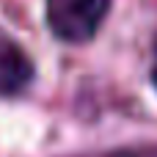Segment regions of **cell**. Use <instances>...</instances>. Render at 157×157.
Segmentation results:
<instances>
[{"label":"cell","instance_id":"cell-1","mask_svg":"<svg viewBox=\"0 0 157 157\" xmlns=\"http://www.w3.org/2000/svg\"><path fill=\"white\" fill-rule=\"evenodd\" d=\"M108 6L110 0H47V25L61 41L83 44L105 22Z\"/></svg>","mask_w":157,"mask_h":157},{"label":"cell","instance_id":"cell-2","mask_svg":"<svg viewBox=\"0 0 157 157\" xmlns=\"http://www.w3.org/2000/svg\"><path fill=\"white\" fill-rule=\"evenodd\" d=\"M33 80V63L11 39L0 36V94H19Z\"/></svg>","mask_w":157,"mask_h":157},{"label":"cell","instance_id":"cell-3","mask_svg":"<svg viewBox=\"0 0 157 157\" xmlns=\"http://www.w3.org/2000/svg\"><path fill=\"white\" fill-rule=\"evenodd\" d=\"M110 157H157V149H127V152H116Z\"/></svg>","mask_w":157,"mask_h":157},{"label":"cell","instance_id":"cell-4","mask_svg":"<svg viewBox=\"0 0 157 157\" xmlns=\"http://www.w3.org/2000/svg\"><path fill=\"white\" fill-rule=\"evenodd\" d=\"M152 80H155V86H157V50H155V63H152Z\"/></svg>","mask_w":157,"mask_h":157}]
</instances>
